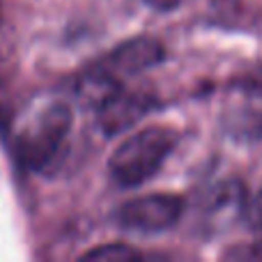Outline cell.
<instances>
[{"label":"cell","instance_id":"1","mask_svg":"<svg viewBox=\"0 0 262 262\" xmlns=\"http://www.w3.org/2000/svg\"><path fill=\"white\" fill-rule=\"evenodd\" d=\"M177 145V131L170 127H147L129 136L108 159V175L122 189L145 184L159 172Z\"/></svg>","mask_w":262,"mask_h":262},{"label":"cell","instance_id":"2","mask_svg":"<svg viewBox=\"0 0 262 262\" xmlns=\"http://www.w3.org/2000/svg\"><path fill=\"white\" fill-rule=\"evenodd\" d=\"M74 124V115L69 104L64 101H51L41 106L32 118H28L16 131L14 138V152L23 168L39 172L53 161L60 152L67 134Z\"/></svg>","mask_w":262,"mask_h":262},{"label":"cell","instance_id":"3","mask_svg":"<svg viewBox=\"0 0 262 262\" xmlns=\"http://www.w3.org/2000/svg\"><path fill=\"white\" fill-rule=\"evenodd\" d=\"M184 200L172 193H149L120 205L115 212L118 228L136 235H159L182 219Z\"/></svg>","mask_w":262,"mask_h":262},{"label":"cell","instance_id":"4","mask_svg":"<svg viewBox=\"0 0 262 262\" xmlns=\"http://www.w3.org/2000/svg\"><path fill=\"white\" fill-rule=\"evenodd\" d=\"M154 108H157V99L149 92L118 90L97 111V127L104 136L113 138V136L127 134L131 127H136Z\"/></svg>","mask_w":262,"mask_h":262},{"label":"cell","instance_id":"5","mask_svg":"<svg viewBox=\"0 0 262 262\" xmlns=\"http://www.w3.org/2000/svg\"><path fill=\"white\" fill-rule=\"evenodd\" d=\"M163 58H166V49L159 39H154V37H134V39L115 46L101 60V64L118 81H122L124 76H136V74H143L147 69L161 64Z\"/></svg>","mask_w":262,"mask_h":262},{"label":"cell","instance_id":"6","mask_svg":"<svg viewBox=\"0 0 262 262\" xmlns=\"http://www.w3.org/2000/svg\"><path fill=\"white\" fill-rule=\"evenodd\" d=\"M118 90H122L120 81L101 62H97V64H92V67H88L85 72L78 76L74 95H76V101L83 108L99 111Z\"/></svg>","mask_w":262,"mask_h":262},{"label":"cell","instance_id":"7","mask_svg":"<svg viewBox=\"0 0 262 262\" xmlns=\"http://www.w3.org/2000/svg\"><path fill=\"white\" fill-rule=\"evenodd\" d=\"M138 258H140L138 251L127 244H106L81 255V260H92V262H129Z\"/></svg>","mask_w":262,"mask_h":262},{"label":"cell","instance_id":"8","mask_svg":"<svg viewBox=\"0 0 262 262\" xmlns=\"http://www.w3.org/2000/svg\"><path fill=\"white\" fill-rule=\"evenodd\" d=\"M235 88L251 97L262 99V64H253L235 78Z\"/></svg>","mask_w":262,"mask_h":262},{"label":"cell","instance_id":"9","mask_svg":"<svg viewBox=\"0 0 262 262\" xmlns=\"http://www.w3.org/2000/svg\"><path fill=\"white\" fill-rule=\"evenodd\" d=\"M242 219L246 221V226L249 228H253V230H262V189L253 195V198L244 200Z\"/></svg>","mask_w":262,"mask_h":262},{"label":"cell","instance_id":"10","mask_svg":"<svg viewBox=\"0 0 262 262\" xmlns=\"http://www.w3.org/2000/svg\"><path fill=\"white\" fill-rule=\"evenodd\" d=\"M230 255H237L242 260H262V239L251 246H242L239 251H232Z\"/></svg>","mask_w":262,"mask_h":262},{"label":"cell","instance_id":"11","mask_svg":"<svg viewBox=\"0 0 262 262\" xmlns=\"http://www.w3.org/2000/svg\"><path fill=\"white\" fill-rule=\"evenodd\" d=\"M147 7L157 9V12H172L182 5V0H143Z\"/></svg>","mask_w":262,"mask_h":262}]
</instances>
